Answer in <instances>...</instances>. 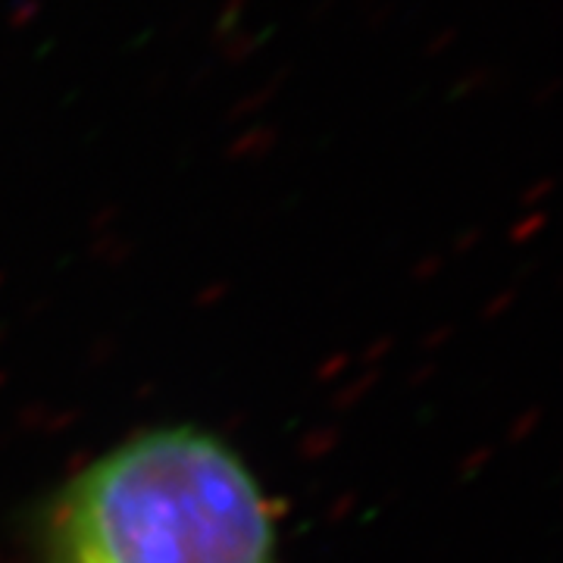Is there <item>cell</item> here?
I'll list each match as a JSON object with an SVG mask.
<instances>
[{"label": "cell", "mask_w": 563, "mask_h": 563, "mask_svg": "<svg viewBox=\"0 0 563 563\" xmlns=\"http://www.w3.org/2000/svg\"><path fill=\"white\" fill-rule=\"evenodd\" d=\"M41 561L276 563V517L232 444L198 426H157L54 495Z\"/></svg>", "instance_id": "6da1fadb"}]
</instances>
